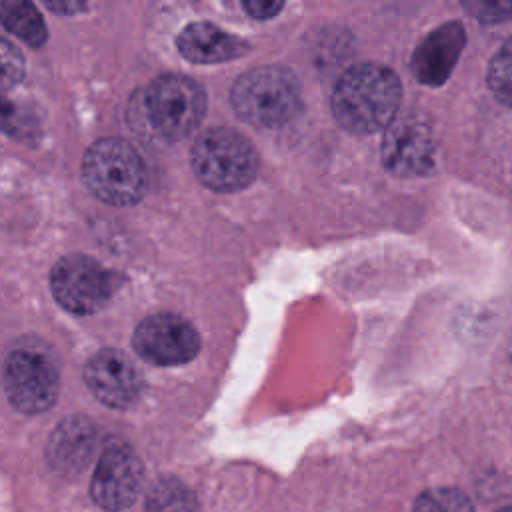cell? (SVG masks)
Segmentation results:
<instances>
[{
	"label": "cell",
	"instance_id": "2e32d148",
	"mask_svg": "<svg viewBox=\"0 0 512 512\" xmlns=\"http://www.w3.org/2000/svg\"><path fill=\"white\" fill-rule=\"evenodd\" d=\"M38 114L34 106L22 98L0 94V130L18 140H30L38 132Z\"/></svg>",
	"mask_w": 512,
	"mask_h": 512
},
{
	"label": "cell",
	"instance_id": "8992f818",
	"mask_svg": "<svg viewBox=\"0 0 512 512\" xmlns=\"http://www.w3.org/2000/svg\"><path fill=\"white\" fill-rule=\"evenodd\" d=\"M2 380L12 406L26 414L48 410L60 386L58 364L52 352L34 340L18 344L6 356Z\"/></svg>",
	"mask_w": 512,
	"mask_h": 512
},
{
	"label": "cell",
	"instance_id": "ffe728a7",
	"mask_svg": "<svg viewBox=\"0 0 512 512\" xmlns=\"http://www.w3.org/2000/svg\"><path fill=\"white\" fill-rule=\"evenodd\" d=\"M26 62L22 52L4 36H0V94L10 92L24 76Z\"/></svg>",
	"mask_w": 512,
	"mask_h": 512
},
{
	"label": "cell",
	"instance_id": "e0dca14e",
	"mask_svg": "<svg viewBox=\"0 0 512 512\" xmlns=\"http://www.w3.org/2000/svg\"><path fill=\"white\" fill-rule=\"evenodd\" d=\"M148 512H196L194 494L176 478H160L146 496Z\"/></svg>",
	"mask_w": 512,
	"mask_h": 512
},
{
	"label": "cell",
	"instance_id": "d6986e66",
	"mask_svg": "<svg viewBox=\"0 0 512 512\" xmlns=\"http://www.w3.org/2000/svg\"><path fill=\"white\" fill-rule=\"evenodd\" d=\"M488 86L502 104L512 106V36L490 60Z\"/></svg>",
	"mask_w": 512,
	"mask_h": 512
},
{
	"label": "cell",
	"instance_id": "603a6c76",
	"mask_svg": "<svg viewBox=\"0 0 512 512\" xmlns=\"http://www.w3.org/2000/svg\"><path fill=\"white\" fill-rule=\"evenodd\" d=\"M496 512H512V506H504V508H500V510H496Z\"/></svg>",
	"mask_w": 512,
	"mask_h": 512
},
{
	"label": "cell",
	"instance_id": "52a82bcc",
	"mask_svg": "<svg viewBox=\"0 0 512 512\" xmlns=\"http://www.w3.org/2000/svg\"><path fill=\"white\" fill-rule=\"evenodd\" d=\"M50 288L58 304L72 314L102 310L116 290L114 274L84 254H70L56 262Z\"/></svg>",
	"mask_w": 512,
	"mask_h": 512
},
{
	"label": "cell",
	"instance_id": "7402d4cb",
	"mask_svg": "<svg viewBox=\"0 0 512 512\" xmlns=\"http://www.w3.org/2000/svg\"><path fill=\"white\" fill-rule=\"evenodd\" d=\"M48 6L56 12H78L82 8H86L82 2H48Z\"/></svg>",
	"mask_w": 512,
	"mask_h": 512
},
{
	"label": "cell",
	"instance_id": "6da1fadb",
	"mask_svg": "<svg viewBox=\"0 0 512 512\" xmlns=\"http://www.w3.org/2000/svg\"><path fill=\"white\" fill-rule=\"evenodd\" d=\"M400 100L398 76L386 66L366 62L340 76L332 92V112L348 132L372 134L396 118Z\"/></svg>",
	"mask_w": 512,
	"mask_h": 512
},
{
	"label": "cell",
	"instance_id": "7a4b0ae2",
	"mask_svg": "<svg viewBox=\"0 0 512 512\" xmlns=\"http://www.w3.org/2000/svg\"><path fill=\"white\" fill-rule=\"evenodd\" d=\"M230 102L244 122L258 128H278L300 112V84L284 66H258L238 76Z\"/></svg>",
	"mask_w": 512,
	"mask_h": 512
},
{
	"label": "cell",
	"instance_id": "7c38bea8",
	"mask_svg": "<svg viewBox=\"0 0 512 512\" xmlns=\"http://www.w3.org/2000/svg\"><path fill=\"white\" fill-rule=\"evenodd\" d=\"M464 42V26L456 20L446 22L432 30L418 44L410 60L412 72L418 78V82L428 86L442 84L450 76L454 64L458 62Z\"/></svg>",
	"mask_w": 512,
	"mask_h": 512
},
{
	"label": "cell",
	"instance_id": "3957f363",
	"mask_svg": "<svg viewBox=\"0 0 512 512\" xmlns=\"http://www.w3.org/2000/svg\"><path fill=\"white\" fill-rule=\"evenodd\" d=\"M196 178L216 192L246 188L258 174L256 148L240 132L230 128L204 130L190 152Z\"/></svg>",
	"mask_w": 512,
	"mask_h": 512
},
{
	"label": "cell",
	"instance_id": "44dd1931",
	"mask_svg": "<svg viewBox=\"0 0 512 512\" xmlns=\"http://www.w3.org/2000/svg\"><path fill=\"white\" fill-rule=\"evenodd\" d=\"M244 10L254 16V18H272L280 8H282V2H274V0H248L242 4Z\"/></svg>",
	"mask_w": 512,
	"mask_h": 512
},
{
	"label": "cell",
	"instance_id": "ac0fdd59",
	"mask_svg": "<svg viewBox=\"0 0 512 512\" xmlns=\"http://www.w3.org/2000/svg\"><path fill=\"white\" fill-rule=\"evenodd\" d=\"M412 512H474V506L462 490L440 486L424 490L416 498Z\"/></svg>",
	"mask_w": 512,
	"mask_h": 512
},
{
	"label": "cell",
	"instance_id": "4fadbf2b",
	"mask_svg": "<svg viewBox=\"0 0 512 512\" xmlns=\"http://www.w3.org/2000/svg\"><path fill=\"white\" fill-rule=\"evenodd\" d=\"M178 52L196 64H216L240 58L250 50V44L240 36L210 22H192L176 38Z\"/></svg>",
	"mask_w": 512,
	"mask_h": 512
},
{
	"label": "cell",
	"instance_id": "5b68a950",
	"mask_svg": "<svg viewBox=\"0 0 512 512\" xmlns=\"http://www.w3.org/2000/svg\"><path fill=\"white\" fill-rule=\"evenodd\" d=\"M144 124L164 140L186 138L202 120L206 96L198 82L184 74L156 78L140 96Z\"/></svg>",
	"mask_w": 512,
	"mask_h": 512
},
{
	"label": "cell",
	"instance_id": "5bb4252c",
	"mask_svg": "<svg viewBox=\"0 0 512 512\" xmlns=\"http://www.w3.org/2000/svg\"><path fill=\"white\" fill-rule=\"evenodd\" d=\"M94 446V426L86 418H68L60 422V426L52 432L46 446V456L56 472L74 476L88 466L94 454Z\"/></svg>",
	"mask_w": 512,
	"mask_h": 512
},
{
	"label": "cell",
	"instance_id": "277c9868",
	"mask_svg": "<svg viewBox=\"0 0 512 512\" xmlns=\"http://www.w3.org/2000/svg\"><path fill=\"white\" fill-rule=\"evenodd\" d=\"M82 180L102 202L128 206L142 198L146 170L134 146L120 138H100L84 154Z\"/></svg>",
	"mask_w": 512,
	"mask_h": 512
},
{
	"label": "cell",
	"instance_id": "9a60e30c",
	"mask_svg": "<svg viewBox=\"0 0 512 512\" xmlns=\"http://www.w3.org/2000/svg\"><path fill=\"white\" fill-rule=\"evenodd\" d=\"M0 24L30 46H42L48 38L38 8L26 0H0Z\"/></svg>",
	"mask_w": 512,
	"mask_h": 512
},
{
	"label": "cell",
	"instance_id": "8fae6325",
	"mask_svg": "<svg viewBox=\"0 0 512 512\" xmlns=\"http://www.w3.org/2000/svg\"><path fill=\"white\" fill-rule=\"evenodd\" d=\"M84 380L90 392L110 408H128L142 390V380L134 364L120 350L96 352L86 368Z\"/></svg>",
	"mask_w": 512,
	"mask_h": 512
},
{
	"label": "cell",
	"instance_id": "ba28073f",
	"mask_svg": "<svg viewBox=\"0 0 512 512\" xmlns=\"http://www.w3.org/2000/svg\"><path fill=\"white\" fill-rule=\"evenodd\" d=\"M134 350L158 366H176L192 360L200 348L196 328L182 316L160 312L146 316L134 330Z\"/></svg>",
	"mask_w": 512,
	"mask_h": 512
},
{
	"label": "cell",
	"instance_id": "9c48e42d",
	"mask_svg": "<svg viewBox=\"0 0 512 512\" xmlns=\"http://www.w3.org/2000/svg\"><path fill=\"white\" fill-rule=\"evenodd\" d=\"M142 462L124 442H112L98 458L92 476V498L104 510L128 508L142 488Z\"/></svg>",
	"mask_w": 512,
	"mask_h": 512
},
{
	"label": "cell",
	"instance_id": "30bf717a",
	"mask_svg": "<svg viewBox=\"0 0 512 512\" xmlns=\"http://www.w3.org/2000/svg\"><path fill=\"white\" fill-rule=\"evenodd\" d=\"M382 162L396 176H422L434 166V136L416 116L394 118L382 136Z\"/></svg>",
	"mask_w": 512,
	"mask_h": 512
}]
</instances>
